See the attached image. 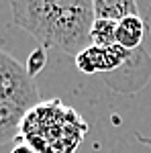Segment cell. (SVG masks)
Listing matches in <instances>:
<instances>
[{
	"label": "cell",
	"mask_w": 151,
	"mask_h": 153,
	"mask_svg": "<svg viewBox=\"0 0 151 153\" xmlns=\"http://www.w3.org/2000/svg\"><path fill=\"white\" fill-rule=\"evenodd\" d=\"M41 102L33 76L0 49V145L19 137L25 114Z\"/></svg>",
	"instance_id": "3957f363"
},
{
	"label": "cell",
	"mask_w": 151,
	"mask_h": 153,
	"mask_svg": "<svg viewBox=\"0 0 151 153\" xmlns=\"http://www.w3.org/2000/svg\"><path fill=\"white\" fill-rule=\"evenodd\" d=\"M88 133V123L80 112L61 100H41L21 123L19 139L37 153H74Z\"/></svg>",
	"instance_id": "7a4b0ae2"
},
{
	"label": "cell",
	"mask_w": 151,
	"mask_h": 153,
	"mask_svg": "<svg viewBox=\"0 0 151 153\" xmlns=\"http://www.w3.org/2000/svg\"><path fill=\"white\" fill-rule=\"evenodd\" d=\"M10 153H37V151L31 147V145H29V143L23 141V143H19V145H14Z\"/></svg>",
	"instance_id": "ba28073f"
},
{
	"label": "cell",
	"mask_w": 151,
	"mask_h": 153,
	"mask_svg": "<svg viewBox=\"0 0 151 153\" xmlns=\"http://www.w3.org/2000/svg\"><path fill=\"white\" fill-rule=\"evenodd\" d=\"M12 21L39 43L78 55L90 45L94 0H10Z\"/></svg>",
	"instance_id": "6da1fadb"
},
{
	"label": "cell",
	"mask_w": 151,
	"mask_h": 153,
	"mask_svg": "<svg viewBox=\"0 0 151 153\" xmlns=\"http://www.w3.org/2000/svg\"><path fill=\"white\" fill-rule=\"evenodd\" d=\"M45 63H47V49L45 47H37L31 55H29V61H27V71L35 78L39 71L45 68Z\"/></svg>",
	"instance_id": "52a82bcc"
},
{
	"label": "cell",
	"mask_w": 151,
	"mask_h": 153,
	"mask_svg": "<svg viewBox=\"0 0 151 153\" xmlns=\"http://www.w3.org/2000/svg\"><path fill=\"white\" fill-rule=\"evenodd\" d=\"M94 14L100 19L121 21L129 14H139L137 0H94Z\"/></svg>",
	"instance_id": "5b68a950"
},
{
	"label": "cell",
	"mask_w": 151,
	"mask_h": 153,
	"mask_svg": "<svg viewBox=\"0 0 151 153\" xmlns=\"http://www.w3.org/2000/svg\"><path fill=\"white\" fill-rule=\"evenodd\" d=\"M147 35V25L141 14H129L116 21V43L127 49L143 47V41Z\"/></svg>",
	"instance_id": "277c9868"
},
{
	"label": "cell",
	"mask_w": 151,
	"mask_h": 153,
	"mask_svg": "<svg viewBox=\"0 0 151 153\" xmlns=\"http://www.w3.org/2000/svg\"><path fill=\"white\" fill-rule=\"evenodd\" d=\"M90 43L98 47H108L116 43V21L96 16L90 27Z\"/></svg>",
	"instance_id": "8992f818"
}]
</instances>
